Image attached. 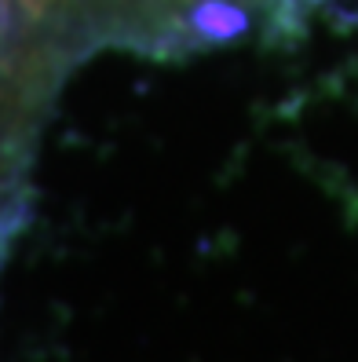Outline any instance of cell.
<instances>
[{"mask_svg":"<svg viewBox=\"0 0 358 362\" xmlns=\"http://www.w3.org/2000/svg\"><path fill=\"white\" fill-rule=\"evenodd\" d=\"M92 48L77 0H0V220L70 62Z\"/></svg>","mask_w":358,"mask_h":362,"instance_id":"1","label":"cell"},{"mask_svg":"<svg viewBox=\"0 0 358 362\" xmlns=\"http://www.w3.org/2000/svg\"><path fill=\"white\" fill-rule=\"evenodd\" d=\"M92 45L194 52L297 15L311 0H77Z\"/></svg>","mask_w":358,"mask_h":362,"instance_id":"2","label":"cell"}]
</instances>
